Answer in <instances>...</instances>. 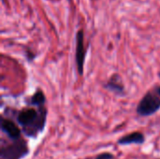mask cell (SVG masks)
I'll list each match as a JSON object with an SVG mask.
<instances>
[{
    "instance_id": "obj_1",
    "label": "cell",
    "mask_w": 160,
    "mask_h": 159,
    "mask_svg": "<svg viewBox=\"0 0 160 159\" xmlns=\"http://www.w3.org/2000/svg\"><path fill=\"white\" fill-rule=\"evenodd\" d=\"M18 123L24 128L36 127L42 129L46 121V111L43 110L41 112H37L35 109L28 108L21 111L17 115Z\"/></svg>"
},
{
    "instance_id": "obj_2",
    "label": "cell",
    "mask_w": 160,
    "mask_h": 159,
    "mask_svg": "<svg viewBox=\"0 0 160 159\" xmlns=\"http://www.w3.org/2000/svg\"><path fill=\"white\" fill-rule=\"evenodd\" d=\"M160 109V97L156 91L147 92L137 106V113L140 116L147 117L155 114Z\"/></svg>"
},
{
    "instance_id": "obj_3",
    "label": "cell",
    "mask_w": 160,
    "mask_h": 159,
    "mask_svg": "<svg viewBox=\"0 0 160 159\" xmlns=\"http://www.w3.org/2000/svg\"><path fill=\"white\" fill-rule=\"evenodd\" d=\"M86 55V49L84 46V32L83 30H79L76 34V51H75V61L77 66L78 73L83 75L84 60Z\"/></svg>"
},
{
    "instance_id": "obj_4",
    "label": "cell",
    "mask_w": 160,
    "mask_h": 159,
    "mask_svg": "<svg viewBox=\"0 0 160 159\" xmlns=\"http://www.w3.org/2000/svg\"><path fill=\"white\" fill-rule=\"evenodd\" d=\"M28 153L26 144L23 142H15L7 148L2 147L1 159H21Z\"/></svg>"
},
{
    "instance_id": "obj_5",
    "label": "cell",
    "mask_w": 160,
    "mask_h": 159,
    "mask_svg": "<svg viewBox=\"0 0 160 159\" xmlns=\"http://www.w3.org/2000/svg\"><path fill=\"white\" fill-rule=\"evenodd\" d=\"M1 129L11 140H18L21 137V130L12 121L1 118Z\"/></svg>"
},
{
    "instance_id": "obj_6",
    "label": "cell",
    "mask_w": 160,
    "mask_h": 159,
    "mask_svg": "<svg viewBox=\"0 0 160 159\" xmlns=\"http://www.w3.org/2000/svg\"><path fill=\"white\" fill-rule=\"evenodd\" d=\"M105 87L118 96H123L125 94V86L122 82L121 77L117 74H114L111 77V79L106 83Z\"/></svg>"
},
{
    "instance_id": "obj_7",
    "label": "cell",
    "mask_w": 160,
    "mask_h": 159,
    "mask_svg": "<svg viewBox=\"0 0 160 159\" xmlns=\"http://www.w3.org/2000/svg\"><path fill=\"white\" fill-rule=\"evenodd\" d=\"M145 142L144 135L141 132H133L119 139L118 144L129 145V144H142Z\"/></svg>"
},
{
    "instance_id": "obj_8",
    "label": "cell",
    "mask_w": 160,
    "mask_h": 159,
    "mask_svg": "<svg viewBox=\"0 0 160 159\" xmlns=\"http://www.w3.org/2000/svg\"><path fill=\"white\" fill-rule=\"evenodd\" d=\"M45 101H46V98H45V96H44L43 92H42L41 90H38V91L30 97L29 103H30L31 105H34V106L43 107L44 104H45Z\"/></svg>"
},
{
    "instance_id": "obj_9",
    "label": "cell",
    "mask_w": 160,
    "mask_h": 159,
    "mask_svg": "<svg viewBox=\"0 0 160 159\" xmlns=\"http://www.w3.org/2000/svg\"><path fill=\"white\" fill-rule=\"evenodd\" d=\"M96 159H116V158H115V157H114L112 154H111V153H102V154L98 155Z\"/></svg>"
},
{
    "instance_id": "obj_10",
    "label": "cell",
    "mask_w": 160,
    "mask_h": 159,
    "mask_svg": "<svg viewBox=\"0 0 160 159\" xmlns=\"http://www.w3.org/2000/svg\"><path fill=\"white\" fill-rule=\"evenodd\" d=\"M155 91H156V93H157V94H158V96H159V97H160V86H158V87H157Z\"/></svg>"
}]
</instances>
